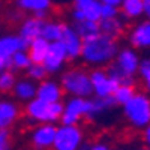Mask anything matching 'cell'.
<instances>
[{"instance_id": "6da1fadb", "label": "cell", "mask_w": 150, "mask_h": 150, "mask_svg": "<svg viewBox=\"0 0 150 150\" xmlns=\"http://www.w3.org/2000/svg\"><path fill=\"white\" fill-rule=\"evenodd\" d=\"M119 53V45L116 38L99 32L93 36L83 39L81 60L90 66H104L111 63Z\"/></svg>"}, {"instance_id": "7a4b0ae2", "label": "cell", "mask_w": 150, "mask_h": 150, "mask_svg": "<svg viewBox=\"0 0 150 150\" xmlns=\"http://www.w3.org/2000/svg\"><path fill=\"white\" fill-rule=\"evenodd\" d=\"M128 123L135 129H143L150 123V95L137 92L129 101L122 105Z\"/></svg>"}, {"instance_id": "3957f363", "label": "cell", "mask_w": 150, "mask_h": 150, "mask_svg": "<svg viewBox=\"0 0 150 150\" xmlns=\"http://www.w3.org/2000/svg\"><path fill=\"white\" fill-rule=\"evenodd\" d=\"M65 105L59 102H47L39 98H33L27 101L26 105V116L30 122L36 123H56L62 119Z\"/></svg>"}, {"instance_id": "277c9868", "label": "cell", "mask_w": 150, "mask_h": 150, "mask_svg": "<svg viewBox=\"0 0 150 150\" xmlns=\"http://www.w3.org/2000/svg\"><path fill=\"white\" fill-rule=\"evenodd\" d=\"M60 84L63 87L65 93L71 96L90 98L93 95L90 74H86L83 69H71L63 72Z\"/></svg>"}, {"instance_id": "5b68a950", "label": "cell", "mask_w": 150, "mask_h": 150, "mask_svg": "<svg viewBox=\"0 0 150 150\" xmlns=\"http://www.w3.org/2000/svg\"><path fill=\"white\" fill-rule=\"evenodd\" d=\"M95 116L96 112H95L93 99L71 96L68 99V102L65 104L60 122L66 125H78V122L83 117H95Z\"/></svg>"}, {"instance_id": "8992f818", "label": "cell", "mask_w": 150, "mask_h": 150, "mask_svg": "<svg viewBox=\"0 0 150 150\" xmlns=\"http://www.w3.org/2000/svg\"><path fill=\"white\" fill-rule=\"evenodd\" d=\"M84 135L78 125H66L62 123V126L57 128L54 149L56 150H77L83 146Z\"/></svg>"}, {"instance_id": "52a82bcc", "label": "cell", "mask_w": 150, "mask_h": 150, "mask_svg": "<svg viewBox=\"0 0 150 150\" xmlns=\"http://www.w3.org/2000/svg\"><path fill=\"white\" fill-rule=\"evenodd\" d=\"M29 42L20 35H5L0 38V72L11 69L12 56L20 50H27Z\"/></svg>"}, {"instance_id": "ba28073f", "label": "cell", "mask_w": 150, "mask_h": 150, "mask_svg": "<svg viewBox=\"0 0 150 150\" xmlns=\"http://www.w3.org/2000/svg\"><path fill=\"white\" fill-rule=\"evenodd\" d=\"M68 59V53H66V48L65 45L62 44V41H54V42H50L48 47V51L47 56L44 59V66L48 71V74H59L62 69L65 68Z\"/></svg>"}, {"instance_id": "9c48e42d", "label": "cell", "mask_w": 150, "mask_h": 150, "mask_svg": "<svg viewBox=\"0 0 150 150\" xmlns=\"http://www.w3.org/2000/svg\"><path fill=\"white\" fill-rule=\"evenodd\" d=\"M57 126L54 123H39L30 134V144L33 149L45 150L54 146Z\"/></svg>"}, {"instance_id": "30bf717a", "label": "cell", "mask_w": 150, "mask_h": 150, "mask_svg": "<svg viewBox=\"0 0 150 150\" xmlns=\"http://www.w3.org/2000/svg\"><path fill=\"white\" fill-rule=\"evenodd\" d=\"M120 71H123L126 75L129 77H134V75L138 72V68H140V63H141V59L137 53V50L132 47V48H123V50H119V53L116 56V59L112 60Z\"/></svg>"}, {"instance_id": "8fae6325", "label": "cell", "mask_w": 150, "mask_h": 150, "mask_svg": "<svg viewBox=\"0 0 150 150\" xmlns=\"http://www.w3.org/2000/svg\"><path fill=\"white\" fill-rule=\"evenodd\" d=\"M90 80H92V86H93V95H96L99 98L112 96L116 87L119 86V83L116 80H112L108 75V72H105L102 69H95L90 74Z\"/></svg>"}, {"instance_id": "7c38bea8", "label": "cell", "mask_w": 150, "mask_h": 150, "mask_svg": "<svg viewBox=\"0 0 150 150\" xmlns=\"http://www.w3.org/2000/svg\"><path fill=\"white\" fill-rule=\"evenodd\" d=\"M60 41H62V44H63L65 48H66V53H68V59L69 60L80 59L81 48H83V38L78 35L77 30H75L74 27L66 26V24H65Z\"/></svg>"}, {"instance_id": "4fadbf2b", "label": "cell", "mask_w": 150, "mask_h": 150, "mask_svg": "<svg viewBox=\"0 0 150 150\" xmlns=\"http://www.w3.org/2000/svg\"><path fill=\"white\" fill-rule=\"evenodd\" d=\"M63 87L62 84L53 81V80H42L39 81V86L36 89V96L47 102H59L63 98Z\"/></svg>"}, {"instance_id": "5bb4252c", "label": "cell", "mask_w": 150, "mask_h": 150, "mask_svg": "<svg viewBox=\"0 0 150 150\" xmlns=\"http://www.w3.org/2000/svg\"><path fill=\"white\" fill-rule=\"evenodd\" d=\"M129 42L135 50H149L150 48V20L138 23L131 30Z\"/></svg>"}, {"instance_id": "9a60e30c", "label": "cell", "mask_w": 150, "mask_h": 150, "mask_svg": "<svg viewBox=\"0 0 150 150\" xmlns=\"http://www.w3.org/2000/svg\"><path fill=\"white\" fill-rule=\"evenodd\" d=\"M20 108L15 102L0 99V129H8L17 122Z\"/></svg>"}, {"instance_id": "2e32d148", "label": "cell", "mask_w": 150, "mask_h": 150, "mask_svg": "<svg viewBox=\"0 0 150 150\" xmlns=\"http://www.w3.org/2000/svg\"><path fill=\"white\" fill-rule=\"evenodd\" d=\"M44 23L45 20L42 18H38V17H30V18H26L23 23H21V27H20V36L24 38L27 42H30L35 38L41 36L42 33V27H44Z\"/></svg>"}, {"instance_id": "e0dca14e", "label": "cell", "mask_w": 150, "mask_h": 150, "mask_svg": "<svg viewBox=\"0 0 150 150\" xmlns=\"http://www.w3.org/2000/svg\"><path fill=\"white\" fill-rule=\"evenodd\" d=\"M48 47H50V42L42 36H38L35 39H32L27 45V53L32 59V63H42L45 56H47V51H48Z\"/></svg>"}, {"instance_id": "ac0fdd59", "label": "cell", "mask_w": 150, "mask_h": 150, "mask_svg": "<svg viewBox=\"0 0 150 150\" xmlns=\"http://www.w3.org/2000/svg\"><path fill=\"white\" fill-rule=\"evenodd\" d=\"M36 89H38V86L33 80H30V78L20 80L14 86V95H15L17 99H20V101L27 102L30 99L36 98Z\"/></svg>"}, {"instance_id": "d6986e66", "label": "cell", "mask_w": 150, "mask_h": 150, "mask_svg": "<svg viewBox=\"0 0 150 150\" xmlns=\"http://www.w3.org/2000/svg\"><path fill=\"white\" fill-rule=\"evenodd\" d=\"M99 29H101L102 33H105L108 36L117 38L125 30V23L119 17H114V18H102L101 21H99Z\"/></svg>"}, {"instance_id": "ffe728a7", "label": "cell", "mask_w": 150, "mask_h": 150, "mask_svg": "<svg viewBox=\"0 0 150 150\" xmlns=\"http://www.w3.org/2000/svg\"><path fill=\"white\" fill-rule=\"evenodd\" d=\"M120 12L125 18L137 20L143 15V0H122Z\"/></svg>"}, {"instance_id": "44dd1931", "label": "cell", "mask_w": 150, "mask_h": 150, "mask_svg": "<svg viewBox=\"0 0 150 150\" xmlns=\"http://www.w3.org/2000/svg\"><path fill=\"white\" fill-rule=\"evenodd\" d=\"M63 27H65V24H62L59 21H48V20H45L41 36L45 38L48 42L60 41L62 33H63Z\"/></svg>"}, {"instance_id": "7402d4cb", "label": "cell", "mask_w": 150, "mask_h": 150, "mask_svg": "<svg viewBox=\"0 0 150 150\" xmlns=\"http://www.w3.org/2000/svg\"><path fill=\"white\" fill-rule=\"evenodd\" d=\"M74 29L78 32V35L83 38V39H86V38L93 36V35H96V33L101 32V29H99V23H98V21H92V20L75 21Z\"/></svg>"}, {"instance_id": "603a6c76", "label": "cell", "mask_w": 150, "mask_h": 150, "mask_svg": "<svg viewBox=\"0 0 150 150\" xmlns=\"http://www.w3.org/2000/svg\"><path fill=\"white\" fill-rule=\"evenodd\" d=\"M135 93L137 90L134 84H119L112 93V98L116 101V105H125Z\"/></svg>"}, {"instance_id": "cb8c5ba5", "label": "cell", "mask_w": 150, "mask_h": 150, "mask_svg": "<svg viewBox=\"0 0 150 150\" xmlns=\"http://www.w3.org/2000/svg\"><path fill=\"white\" fill-rule=\"evenodd\" d=\"M17 5L21 11H48L51 8V0H17Z\"/></svg>"}, {"instance_id": "d4e9b609", "label": "cell", "mask_w": 150, "mask_h": 150, "mask_svg": "<svg viewBox=\"0 0 150 150\" xmlns=\"http://www.w3.org/2000/svg\"><path fill=\"white\" fill-rule=\"evenodd\" d=\"M32 65V59L26 50H20L12 56V66L17 71H27V68Z\"/></svg>"}, {"instance_id": "484cf974", "label": "cell", "mask_w": 150, "mask_h": 150, "mask_svg": "<svg viewBox=\"0 0 150 150\" xmlns=\"http://www.w3.org/2000/svg\"><path fill=\"white\" fill-rule=\"evenodd\" d=\"M84 12V18L86 20H92V21H101L102 18V3L99 0H95V2L89 3L87 6L81 8Z\"/></svg>"}, {"instance_id": "4316f807", "label": "cell", "mask_w": 150, "mask_h": 150, "mask_svg": "<svg viewBox=\"0 0 150 150\" xmlns=\"http://www.w3.org/2000/svg\"><path fill=\"white\" fill-rule=\"evenodd\" d=\"M15 83H17V77L12 71L5 69L0 72V92L2 93H8L11 90H14Z\"/></svg>"}, {"instance_id": "83f0119b", "label": "cell", "mask_w": 150, "mask_h": 150, "mask_svg": "<svg viewBox=\"0 0 150 150\" xmlns=\"http://www.w3.org/2000/svg\"><path fill=\"white\" fill-rule=\"evenodd\" d=\"M27 77L30 80H33L35 83H39L42 80L47 78V75H48V71L45 69L44 63H32L29 68H27Z\"/></svg>"}, {"instance_id": "f1b7e54d", "label": "cell", "mask_w": 150, "mask_h": 150, "mask_svg": "<svg viewBox=\"0 0 150 150\" xmlns=\"http://www.w3.org/2000/svg\"><path fill=\"white\" fill-rule=\"evenodd\" d=\"M108 75L112 80H116L119 84H134V77L126 75L123 71H120L114 63H111V66L108 68Z\"/></svg>"}, {"instance_id": "f546056e", "label": "cell", "mask_w": 150, "mask_h": 150, "mask_svg": "<svg viewBox=\"0 0 150 150\" xmlns=\"http://www.w3.org/2000/svg\"><path fill=\"white\" fill-rule=\"evenodd\" d=\"M138 74L143 80V84L146 87V92L150 95V57H146L141 60L140 68H138Z\"/></svg>"}, {"instance_id": "4dcf8cb0", "label": "cell", "mask_w": 150, "mask_h": 150, "mask_svg": "<svg viewBox=\"0 0 150 150\" xmlns=\"http://www.w3.org/2000/svg\"><path fill=\"white\" fill-rule=\"evenodd\" d=\"M114 17H119V6L102 3V18H114Z\"/></svg>"}, {"instance_id": "1f68e13d", "label": "cell", "mask_w": 150, "mask_h": 150, "mask_svg": "<svg viewBox=\"0 0 150 150\" xmlns=\"http://www.w3.org/2000/svg\"><path fill=\"white\" fill-rule=\"evenodd\" d=\"M11 149V135L8 129H0V150Z\"/></svg>"}, {"instance_id": "d6a6232c", "label": "cell", "mask_w": 150, "mask_h": 150, "mask_svg": "<svg viewBox=\"0 0 150 150\" xmlns=\"http://www.w3.org/2000/svg\"><path fill=\"white\" fill-rule=\"evenodd\" d=\"M141 131H143V143L147 149H150V123L147 126H144Z\"/></svg>"}, {"instance_id": "836d02e7", "label": "cell", "mask_w": 150, "mask_h": 150, "mask_svg": "<svg viewBox=\"0 0 150 150\" xmlns=\"http://www.w3.org/2000/svg\"><path fill=\"white\" fill-rule=\"evenodd\" d=\"M72 18H74V21H83V20H86V18H84V12H83V9H80V8H74Z\"/></svg>"}, {"instance_id": "e575fe53", "label": "cell", "mask_w": 150, "mask_h": 150, "mask_svg": "<svg viewBox=\"0 0 150 150\" xmlns=\"http://www.w3.org/2000/svg\"><path fill=\"white\" fill-rule=\"evenodd\" d=\"M143 15L150 20V0H143Z\"/></svg>"}, {"instance_id": "d590c367", "label": "cell", "mask_w": 150, "mask_h": 150, "mask_svg": "<svg viewBox=\"0 0 150 150\" xmlns=\"http://www.w3.org/2000/svg\"><path fill=\"white\" fill-rule=\"evenodd\" d=\"M92 2H95V0H74V8H84V6H87L89 3H92Z\"/></svg>"}, {"instance_id": "8d00e7d4", "label": "cell", "mask_w": 150, "mask_h": 150, "mask_svg": "<svg viewBox=\"0 0 150 150\" xmlns=\"http://www.w3.org/2000/svg\"><path fill=\"white\" fill-rule=\"evenodd\" d=\"M33 15L38 17V18H42V20H47V15H48V11H36L33 12Z\"/></svg>"}, {"instance_id": "74e56055", "label": "cell", "mask_w": 150, "mask_h": 150, "mask_svg": "<svg viewBox=\"0 0 150 150\" xmlns=\"http://www.w3.org/2000/svg\"><path fill=\"white\" fill-rule=\"evenodd\" d=\"M101 3H105V5H114V6H120L122 0H99Z\"/></svg>"}, {"instance_id": "f35d334b", "label": "cell", "mask_w": 150, "mask_h": 150, "mask_svg": "<svg viewBox=\"0 0 150 150\" xmlns=\"http://www.w3.org/2000/svg\"><path fill=\"white\" fill-rule=\"evenodd\" d=\"M92 149H93V150H108L110 146H108V144H93Z\"/></svg>"}, {"instance_id": "ab89813d", "label": "cell", "mask_w": 150, "mask_h": 150, "mask_svg": "<svg viewBox=\"0 0 150 150\" xmlns=\"http://www.w3.org/2000/svg\"><path fill=\"white\" fill-rule=\"evenodd\" d=\"M0 8H2V6H0Z\"/></svg>"}]
</instances>
